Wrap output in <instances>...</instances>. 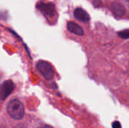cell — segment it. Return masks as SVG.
<instances>
[{
  "label": "cell",
  "mask_w": 129,
  "mask_h": 128,
  "mask_svg": "<svg viewBox=\"0 0 129 128\" xmlns=\"http://www.w3.org/2000/svg\"><path fill=\"white\" fill-rule=\"evenodd\" d=\"M74 16L76 19L82 22H88L90 20L88 14L82 8H78L74 11Z\"/></svg>",
  "instance_id": "5"
},
{
  "label": "cell",
  "mask_w": 129,
  "mask_h": 128,
  "mask_svg": "<svg viewBox=\"0 0 129 128\" xmlns=\"http://www.w3.org/2000/svg\"><path fill=\"white\" fill-rule=\"evenodd\" d=\"M112 9L113 11V14L116 16V17H122L125 14V7L119 3V2H114L112 5Z\"/></svg>",
  "instance_id": "7"
},
{
  "label": "cell",
  "mask_w": 129,
  "mask_h": 128,
  "mask_svg": "<svg viewBox=\"0 0 129 128\" xmlns=\"http://www.w3.org/2000/svg\"><path fill=\"white\" fill-rule=\"evenodd\" d=\"M67 29L70 32L78 35H82L84 34V31L82 28L74 22H69L67 23Z\"/></svg>",
  "instance_id": "6"
},
{
  "label": "cell",
  "mask_w": 129,
  "mask_h": 128,
  "mask_svg": "<svg viewBox=\"0 0 129 128\" xmlns=\"http://www.w3.org/2000/svg\"><path fill=\"white\" fill-rule=\"evenodd\" d=\"M7 112L12 118L15 120H20L24 115V107L20 101L17 100H13L8 103Z\"/></svg>",
  "instance_id": "1"
},
{
  "label": "cell",
  "mask_w": 129,
  "mask_h": 128,
  "mask_svg": "<svg viewBox=\"0 0 129 128\" xmlns=\"http://www.w3.org/2000/svg\"><path fill=\"white\" fill-rule=\"evenodd\" d=\"M36 68L45 79L50 80L54 77V70L49 63L44 60H41L37 63Z\"/></svg>",
  "instance_id": "2"
},
{
  "label": "cell",
  "mask_w": 129,
  "mask_h": 128,
  "mask_svg": "<svg viewBox=\"0 0 129 128\" xmlns=\"http://www.w3.org/2000/svg\"><path fill=\"white\" fill-rule=\"evenodd\" d=\"M128 2H129V0H128Z\"/></svg>",
  "instance_id": "11"
},
{
  "label": "cell",
  "mask_w": 129,
  "mask_h": 128,
  "mask_svg": "<svg viewBox=\"0 0 129 128\" xmlns=\"http://www.w3.org/2000/svg\"><path fill=\"white\" fill-rule=\"evenodd\" d=\"M38 128H53L51 126H48V125H44V126H42V127H39Z\"/></svg>",
  "instance_id": "10"
},
{
  "label": "cell",
  "mask_w": 129,
  "mask_h": 128,
  "mask_svg": "<svg viewBox=\"0 0 129 128\" xmlns=\"http://www.w3.org/2000/svg\"><path fill=\"white\" fill-rule=\"evenodd\" d=\"M112 126H113V128H122V126L119 121H114Z\"/></svg>",
  "instance_id": "9"
},
{
  "label": "cell",
  "mask_w": 129,
  "mask_h": 128,
  "mask_svg": "<svg viewBox=\"0 0 129 128\" xmlns=\"http://www.w3.org/2000/svg\"><path fill=\"white\" fill-rule=\"evenodd\" d=\"M37 8L40 11L48 17H53L55 14V8L51 3L39 2L37 5Z\"/></svg>",
  "instance_id": "4"
},
{
  "label": "cell",
  "mask_w": 129,
  "mask_h": 128,
  "mask_svg": "<svg viewBox=\"0 0 129 128\" xmlns=\"http://www.w3.org/2000/svg\"><path fill=\"white\" fill-rule=\"evenodd\" d=\"M14 84L12 81L8 80L2 83L0 88V98L4 100H5L14 91Z\"/></svg>",
  "instance_id": "3"
},
{
  "label": "cell",
  "mask_w": 129,
  "mask_h": 128,
  "mask_svg": "<svg viewBox=\"0 0 129 128\" xmlns=\"http://www.w3.org/2000/svg\"><path fill=\"white\" fill-rule=\"evenodd\" d=\"M119 37L122 38H129V29H124L118 32Z\"/></svg>",
  "instance_id": "8"
}]
</instances>
